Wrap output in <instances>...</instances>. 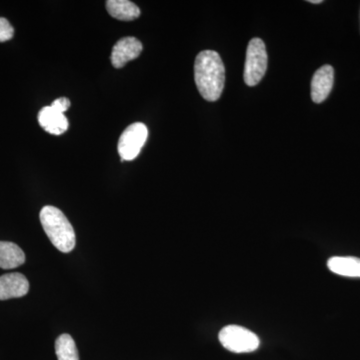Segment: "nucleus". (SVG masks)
Segmentation results:
<instances>
[{
	"instance_id": "1",
	"label": "nucleus",
	"mask_w": 360,
	"mask_h": 360,
	"mask_svg": "<svg viewBox=\"0 0 360 360\" xmlns=\"http://www.w3.org/2000/svg\"><path fill=\"white\" fill-rule=\"evenodd\" d=\"M194 79L205 101H219L224 89L225 68L217 51H203L198 53L194 63Z\"/></svg>"
},
{
	"instance_id": "2",
	"label": "nucleus",
	"mask_w": 360,
	"mask_h": 360,
	"mask_svg": "<svg viewBox=\"0 0 360 360\" xmlns=\"http://www.w3.org/2000/svg\"><path fill=\"white\" fill-rule=\"evenodd\" d=\"M40 222L52 245L59 251L68 253L75 248V232L72 225L58 207L47 205L40 212Z\"/></svg>"
},
{
	"instance_id": "3",
	"label": "nucleus",
	"mask_w": 360,
	"mask_h": 360,
	"mask_svg": "<svg viewBox=\"0 0 360 360\" xmlns=\"http://www.w3.org/2000/svg\"><path fill=\"white\" fill-rule=\"evenodd\" d=\"M219 340L225 349L234 354L255 352L260 345L255 333L240 326H225L219 331Z\"/></svg>"
},
{
	"instance_id": "4",
	"label": "nucleus",
	"mask_w": 360,
	"mask_h": 360,
	"mask_svg": "<svg viewBox=\"0 0 360 360\" xmlns=\"http://www.w3.org/2000/svg\"><path fill=\"white\" fill-rule=\"evenodd\" d=\"M267 68V52L264 40L252 39L246 51L245 82L248 86H255L262 82Z\"/></svg>"
},
{
	"instance_id": "5",
	"label": "nucleus",
	"mask_w": 360,
	"mask_h": 360,
	"mask_svg": "<svg viewBox=\"0 0 360 360\" xmlns=\"http://www.w3.org/2000/svg\"><path fill=\"white\" fill-rule=\"evenodd\" d=\"M148 127L141 122L132 123L124 131L118 141V153L122 161L134 160L141 153L142 148L148 141Z\"/></svg>"
},
{
	"instance_id": "6",
	"label": "nucleus",
	"mask_w": 360,
	"mask_h": 360,
	"mask_svg": "<svg viewBox=\"0 0 360 360\" xmlns=\"http://www.w3.org/2000/svg\"><path fill=\"white\" fill-rule=\"evenodd\" d=\"M142 44L135 37H123L118 40L112 52H111V63L115 68H122L129 61L141 56Z\"/></svg>"
},
{
	"instance_id": "7",
	"label": "nucleus",
	"mask_w": 360,
	"mask_h": 360,
	"mask_svg": "<svg viewBox=\"0 0 360 360\" xmlns=\"http://www.w3.org/2000/svg\"><path fill=\"white\" fill-rule=\"evenodd\" d=\"M335 82L333 66L323 65L314 73L311 80V98L315 103H321L328 98Z\"/></svg>"
},
{
	"instance_id": "8",
	"label": "nucleus",
	"mask_w": 360,
	"mask_h": 360,
	"mask_svg": "<svg viewBox=\"0 0 360 360\" xmlns=\"http://www.w3.org/2000/svg\"><path fill=\"white\" fill-rule=\"evenodd\" d=\"M30 290V283L23 274L18 272L0 276V300L22 297Z\"/></svg>"
},
{
	"instance_id": "9",
	"label": "nucleus",
	"mask_w": 360,
	"mask_h": 360,
	"mask_svg": "<svg viewBox=\"0 0 360 360\" xmlns=\"http://www.w3.org/2000/svg\"><path fill=\"white\" fill-rule=\"evenodd\" d=\"M39 122L45 131L53 135L65 134L70 127L65 113L59 112L51 106H45L39 111Z\"/></svg>"
},
{
	"instance_id": "10",
	"label": "nucleus",
	"mask_w": 360,
	"mask_h": 360,
	"mask_svg": "<svg viewBox=\"0 0 360 360\" xmlns=\"http://www.w3.org/2000/svg\"><path fill=\"white\" fill-rule=\"evenodd\" d=\"M25 262V255L20 246L9 241H0V269H16Z\"/></svg>"
},
{
	"instance_id": "11",
	"label": "nucleus",
	"mask_w": 360,
	"mask_h": 360,
	"mask_svg": "<svg viewBox=\"0 0 360 360\" xmlns=\"http://www.w3.org/2000/svg\"><path fill=\"white\" fill-rule=\"evenodd\" d=\"M108 13L116 20L130 21L141 15V9L129 0H108L106 1Z\"/></svg>"
},
{
	"instance_id": "12",
	"label": "nucleus",
	"mask_w": 360,
	"mask_h": 360,
	"mask_svg": "<svg viewBox=\"0 0 360 360\" xmlns=\"http://www.w3.org/2000/svg\"><path fill=\"white\" fill-rule=\"evenodd\" d=\"M328 266L338 276L360 277V258L354 257H335L329 258Z\"/></svg>"
},
{
	"instance_id": "13",
	"label": "nucleus",
	"mask_w": 360,
	"mask_h": 360,
	"mask_svg": "<svg viewBox=\"0 0 360 360\" xmlns=\"http://www.w3.org/2000/svg\"><path fill=\"white\" fill-rule=\"evenodd\" d=\"M58 360H79L77 345L70 335H61L56 341Z\"/></svg>"
},
{
	"instance_id": "14",
	"label": "nucleus",
	"mask_w": 360,
	"mask_h": 360,
	"mask_svg": "<svg viewBox=\"0 0 360 360\" xmlns=\"http://www.w3.org/2000/svg\"><path fill=\"white\" fill-rule=\"evenodd\" d=\"M14 28L6 18H0V42L8 41L13 39Z\"/></svg>"
},
{
	"instance_id": "15",
	"label": "nucleus",
	"mask_w": 360,
	"mask_h": 360,
	"mask_svg": "<svg viewBox=\"0 0 360 360\" xmlns=\"http://www.w3.org/2000/svg\"><path fill=\"white\" fill-rule=\"evenodd\" d=\"M70 99L66 98V97H60V98L54 101L51 106L59 112L65 113L70 108Z\"/></svg>"
},
{
	"instance_id": "16",
	"label": "nucleus",
	"mask_w": 360,
	"mask_h": 360,
	"mask_svg": "<svg viewBox=\"0 0 360 360\" xmlns=\"http://www.w3.org/2000/svg\"><path fill=\"white\" fill-rule=\"evenodd\" d=\"M309 2H310V4H322V0H309Z\"/></svg>"
}]
</instances>
